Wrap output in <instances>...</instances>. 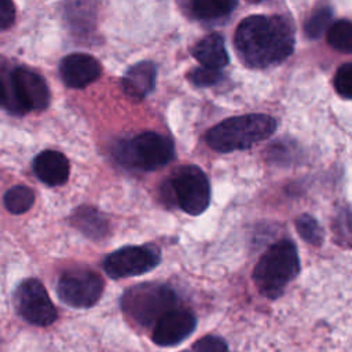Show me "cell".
Wrapping results in <instances>:
<instances>
[{"label": "cell", "instance_id": "cell-6", "mask_svg": "<svg viewBox=\"0 0 352 352\" xmlns=\"http://www.w3.org/2000/svg\"><path fill=\"white\" fill-rule=\"evenodd\" d=\"M113 155L122 166L148 172L168 165L175 158V146L168 136L146 131L120 140Z\"/></svg>", "mask_w": 352, "mask_h": 352}, {"label": "cell", "instance_id": "cell-3", "mask_svg": "<svg viewBox=\"0 0 352 352\" xmlns=\"http://www.w3.org/2000/svg\"><path fill=\"white\" fill-rule=\"evenodd\" d=\"M298 272L300 257L296 245L289 239H280L271 245L257 261L253 282L261 296L276 300Z\"/></svg>", "mask_w": 352, "mask_h": 352}, {"label": "cell", "instance_id": "cell-24", "mask_svg": "<svg viewBox=\"0 0 352 352\" xmlns=\"http://www.w3.org/2000/svg\"><path fill=\"white\" fill-rule=\"evenodd\" d=\"M334 88L345 99H352V62L338 67L334 76Z\"/></svg>", "mask_w": 352, "mask_h": 352}, {"label": "cell", "instance_id": "cell-9", "mask_svg": "<svg viewBox=\"0 0 352 352\" xmlns=\"http://www.w3.org/2000/svg\"><path fill=\"white\" fill-rule=\"evenodd\" d=\"M161 263V250L155 245H128L111 252L103 260V270L111 279L139 276Z\"/></svg>", "mask_w": 352, "mask_h": 352}, {"label": "cell", "instance_id": "cell-5", "mask_svg": "<svg viewBox=\"0 0 352 352\" xmlns=\"http://www.w3.org/2000/svg\"><path fill=\"white\" fill-rule=\"evenodd\" d=\"M175 290L160 282H144L126 289L121 297V309L126 318L142 327L155 326L169 311L176 308Z\"/></svg>", "mask_w": 352, "mask_h": 352}, {"label": "cell", "instance_id": "cell-17", "mask_svg": "<svg viewBox=\"0 0 352 352\" xmlns=\"http://www.w3.org/2000/svg\"><path fill=\"white\" fill-rule=\"evenodd\" d=\"M238 6L230 0H194L184 3L186 12L198 21H213L227 16Z\"/></svg>", "mask_w": 352, "mask_h": 352}, {"label": "cell", "instance_id": "cell-18", "mask_svg": "<svg viewBox=\"0 0 352 352\" xmlns=\"http://www.w3.org/2000/svg\"><path fill=\"white\" fill-rule=\"evenodd\" d=\"M3 202L10 213L22 214L33 206L34 192L28 186H14L6 191Z\"/></svg>", "mask_w": 352, "mask_h": 352}, {"label": "cell", "instance_id": "cell-21", "mask_svg": "<svg viewBox=\"0 0 352 352\" xmlns=\"http://www.w3.org/2000/svg\"><path fill=\"white\" fill-rule=\"evenodd\" d=\"M296 230L298 235L309 245L319 246L323 241L322 227L319 226L316 219L308 213H302L296 219Z\"/></svg>", "mask_w": 352, "mask_h": 352}, {"label": "cell", "instance_id": "cell-7", "mask_svg": "<svg viewBox=\"0 0 352 352\" xmlns=\"http://www.w3.org/2000/svg\"><path fill=\"white\" fill-rule=\"evenodd\" d=\"M168 184L175 202L183 212L198 216L208 209L210 204V184L199 166H180L175 170Z\"/></svg>", "mask_w": 352, "mask_h": 352}, {"label": "cell", "instance_id": "cell-22", "mask_svg": "<svg viewBox=\"0 0 352 352\" xmlns=\"http://www.w3.org/2000/svg\"><path fill=\"white\" fill-rule=\"evenodd\" d=\"M334 239L344 248H352V209H341L333 221Z\"/></svg>", "mask_w": 352, "mask_h": 352}, {"label": "cell", "instance_id": "cell-20", "mask_svg": "<svg viewBox=\"0 0 352 352\" xmlns=\"http://www.w3.org/2000/svg\"><path fill=\"white\" fill-rule=\"evenodd\" d=\"M333 18V10L327 6L316 8L304 23V33L308 38L315 40L319 38L326 29H330V22Z\"/></svg>", "mask_w": 352, "mask_h": 352}, {"label": "cell", "instance_id": "cell-26", "mask_svg": "<svg viewBox=\"0 0 352 352\" xmlns=\"http://www.w3.org/2000/svg\"><path fill=\"white\" fill-rule=\"evenodd\" d=\"M15 21V6L10 0H3L0 4V26L1 30H7Z\"/></svg>", "mask_w": 352, "mask_h": 352}, {"label": "cell", "instance_id": "cell-4", "mask_svg": "<svg viewBox=\"0 0 352 352\" xmlns=\"http://www.w3.org/2000/svg\"><path fill=\"white\" fill-rule=\"evenodd\" d=\"M51 94L45 80L36 72L18 66L1 72V106L10 114H25L48 107Z\"/></svg>", "mask_w": 352, "mask_h": 352}, {"label": "cell", "instance_id": "cell-15", "mask_svg": "<svg viewBox=\"0 0 352 352\" xmlns=\"http://www.w3.org/2000/svg\"><path fill=\"white\" fill-rule=\"evenodd\" d=\"M191 54L201 66L209 69L221 70L230 62L224 38L220 33L206 34L194 45Z\"/></svg>", "mask_w": 352, "mask_h": 352}, {"label": "cell", "instance_id": "cell-2", "mask_svg": "<svg viewBox=\"0 0 352 352\" xmlns=\"http://www.w3.org/2000/svg\"><path fill=\"white\" fill-rule=\"evenodd\" d=\"M278 128L274 117L261 113L227 118L212 126L205 136L208 146L217 153L246 150L270 138Z\"/></svg>", "mask_w": 352, "mask_h": 352}, {"label": "cell", "instance_id": "cell-1", "mask_svg": "<svg viewBox=\"0 0 352 352\" xmlns=\"http://www.w3.org/2000/svg\"><path fill=\"white\" fill-rule=\"evenodd\" d=\"M239 59L253 69L282 63L294 50V29L283 15H250L234 34Z\"/></svg>", "mask_w": 352, "mask_h": 352}, {"label": "cell", "instance_id": "cell-14", "mask_svg": "<svg viewBox=\"0 0 352 352\" xmlns=\"http://www.w3.org/2000/svg\"><path fill=\"white\" fill-rule=\"evenodd\" d=\"M157 66L151 60H140L126 69L121 85L125 95L133 100L144 99L155 87Z\"/></svg>", "mask_w": 352, "mask_h": 352}, {"label": "cell", "instance_id": "cell-16", "mask_svg": "<svg viewBox=\"0 0 352 352\" xmlns=\"http://www.w3.org/2000/svg\"><path fill=\"white\" fill-rule=\"evenodd\" d=\"M70 224L92 241L103 239L110 230L106 216L92 206H80L70 216Z\"/></svg>", "mask_w": 352, "mask_h": 352}, {"label": "cell", "instance_id": "cell-10", "mask_svg": "<svg viewBox=\"0 0 352 352\" xmlns=\"http://www.w3.org/2000/svg\"><path fill=\"white\" fill-rule=\"evenodd\" d=\"M14 305L18 315L33 326H50L58 318L45 287L36 278L23 279L18 285L14 293Z\"/></svg>", "mask_w": 352, "mask_h": 352}, {"label": "cell", "instance_id": "cell-8", "mask_svg": "<svg viewBox=\"0 0 352 352\" xmlns=\"http://www.w3.org/2000/svg\"><path fill=\"white\" fill-rule=\"evenodd\" d=\"M104 282L88 268H73L63 272L56 283L59 300L72 308H91L102 297Z\"/></svg>", "mask_w": 352, "mask_h": 352}, {"label": "cell", "instance_id": "cell-23", "mask_svg": "<svg viewBox=\"0 0 352 352\" xmlns=\"http://www.w3.org/2000/svg\"><path fill=\"white\" fill-rule=\"evenodd\" d=\"M221 78H223L221 70L209 69V67H204V66L194 67L187 73V80L194 87H198V88L216 85L221 81Z\"/></svg>", "mask_w": 352, "mask_h": 352}, {"label": "cell", "instance_id": "cell-12", "mask_svg": "<svg viewBox=\"0 0 352 352\" xmlns=\"http://www.w3.org/2000/svg\"><path fill=\"white\" fill-rule=\"evenodd\" d=\"M59 74L65 85L69 88L81 89L100 77L102 66L92 55L73 52L60 60Z\"/></svg>", "mask_w": 352, "mask_h": 352}, {"label": "cell", "instance_id": "cell-11", "mask_svg": "<svg viewBox=\"0 0 352 352\" xmlns=\"http://www.w3.org/2000/svg\"><path fill=\"white\" fill-rule=\"evenodd\" d=\"M197 327L195 315L186 308H175L154 326L151 340L160 346H173L184 341Z\"/></svg>", "mask_w": 352, "mask_h": 352}, {"label": "cell", "instance_id": "cell-25", "mask_svg": "<svg viewBox=\"0 0 352 352\" xmlns=\"http://www.w3.org/2000/svg\"><path fill=\"white\" fill-rule=\"evenodd\" d=\"M182 352H231L227 342L219 336H204L198 341H195L190 349H184Z\"/></svg>", "mask_w": 352, "mask_h": 352}, {"label": "cell", "instance_id": "cell-13", "mask_svg": "<svg viewBox=\"0 0 352 352\" xmlns=\"http://www.w3.org/2000/svg\"><path fill=\"white\" fill-rule=\"evenodd\" d=\"M32 169L40 182L51 187L65 184L70 173L69 160L56 150L40 151L32 161Z\"/></svg>", "mask_w": 352, "mask_h": 352}, {"label": "cell", "instance_id": "cell-19", "mask_svg": "<svg viewBox=\"0 0 352 352\" xmlns=\"http://www.w3.org/2000/svg\"><path fill=\"white\" fill-rule=\"evenodd\" d=\"M327 43L340 52L352 54V21H336L327 30Z\"/></svg>", "mask_w": 352, "mask_h": 352}]
</instances>
